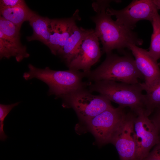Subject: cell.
Listing matches in <instances>:
<instances>
[{"mask_svg": "<svg viewBox=\"0 0 160 160\" xmlns=\"http://www.w3.org/2000/svg\"><path fill=\"white\" fill-rule=\"evenodd\" d=\"M111 1H99L92 4L97 14L92 17L95 24V32L102 43V50L106 54L117 49L128 48L131 44L141 45L142 39L132 30L129 29L112 19L106 12Z\"/></svg>", "mask_w": 160, "mask_h": 160, "instance_id": "obj_1", "label": "cell"}, {"mask_svg": "<svg viewBox=\"0 0 160 160\" xmlns=\"http://www.w3.org/2000/svg\"><path fill=\"white\" fill-rule=\"evenodd\" d=\"M29 70L23 75L28 80L36 78L46 83L49 87L48 94L62 98L70 93L83 88V78L87 75L84 72L69 69L65 71L51 69L48 67L39 68L29 64Z\"/></svg>", "mask_w": 160, "mask_h": 160, "instance_id": "obj_2", "label": "cell"}, {"mask_svg": "<svg viewBox=\"0 0 160 160\" xmlns=\"http://www.w3.org/2000/svg\"><path fill=\"white\" fill-rule=\"evenodd\" d=\"M105 60L96 69L88 73L90 80L95 81H111L130 84L144 79L137 69L135 60L130 55L120 56L111 52L106 54Z\"/></svg>", "mask_w": 160, "mask_h": 160, "instance_id": "obj_3", "label": "cell"}, {"mask_svg": "<svg viewBox=\"0 0 160 160\" xmlns=\"http://www.w3.org/2000/svg\"><path fill=\"white\" fill-rule=\"evenodd\" d=\"M90 90L98 92L109 100L123 107H129L137 114L145 111L144 95L141 83L134 84L103 80L95 81Z\"/></svg>", "mask_w": 160, "mask_h": 160, "instance_id": "obj_4", "label": "cell"}, {"mask_svg": "<svg viewBox=\"0 0 160 160\" xmlns=\"http://www.w3.org/2000/svg\"><path fill=\"white\" fill-rule=\"evenodd\" d=\"M62 98V106L72 108L79 118L84 122L113 106L105 97L93 95L83 88Z\"/></svg>", "mask_w": 160, "mask_h": 160, "instance_id": "obj_5", "label": "cell"}, {"mask_svg": "<svg viewBox=\"0 0 160 160\" xmlns=\"http://www.w3.org/2000/svg\"><path fill=\"white\" fill-rule=\"evenodd\" d=\"M124 108L112 106L85 122L99 146L110 143L125 116Z\"/></svg>", "mask_w": 160, "mask_h": 160, "instance_id": "obj_6", "label": "cell"}, {"mask_svg": "<svg viewBox=\"0 0 160 160\" xmlns=\"http://www.w3.org/2000/svg\"><path fill=\"white\" fill-rule=\"evenodd\" d=\"M158 10L153 0H135L121 10L108 7L106 11L111 16H115L117 23L132 30L140 20H146L151 22Z\"/></svg>", "mask_w": 160, "mask_h": 160, "instance_id": "obj_7", "label": "cell"}, {"mask_svg": "<svg viewBox=\"0 0 160 160\" xmlns=\"http://www.w3.org/2000/svg\"><path fill=\"white\" fill-rule=\"evenodd\" d=\"M134 127L136 159L142 160L159 143L160 135L154 124L144 111L136 114L134 120Z\"/></svg>", "mask_w": 160, "mask_h": 160, "instance_id": "obj_8", "label": "cell"}, {"mask_svg": "<svg viewBox=\"0 0 160 160\" xmlns=\"http://www.w3.org/2000/svg\"><path fill=\"white\" fill-rule=\"evenodd\" d=\"M134 112L126 114L124 119L113 136L110 143L115 147L120 160H136Z\"/></svg>", "mask_w": 160, "mask_h": 160, "instance_id": "obj_9", "label": "cell"}, {"mask_svg": "<svg viewBox=\"0 0 160 160\" xmlns=\"http://www.w3.org/2000/svg\"><path fill=\"white\" fill-rule=\"evenodd\" d=\"M99 40L93 29L82 41L76 57L67 65L69 69L89 73L101 56Z\"/></svg>", "mask_w": 160, "mask_h": 160, "instance_id": "obj_10", "label": "cell"}, {"mask_svg": "<svg viewBox=\"0 0 160 160\" xmlns=\"http://www.w3.org/2000/svg\"><path fill=\"white\" fill-rule=\"evenodd\" d=\"M79 12L77 9L69 18L50 19V35L46 45L53 55H57L73 31L76 21L81 20Z\"/></svg>", "mask_w": 160, "mask_h": 160, "instance_id": "obj_11", "label": "cell"}, {"mask_svg": "<svg viewBox=\"0 0 160 160\" xmlns=\"http://www.w3.org/2000/svg\"><path fill=\"white\" fill-rule=\"evenodd\" d=\"M135 58L136 66L144 77V85L149 86L160 78V69L157 63L148 51L133 44L128 48Z\"/></svg>", "mask_w": 160, "mask_h": 160, "instance_id": "obj_12", "label": "cell"}, {"mask_svg": "<svg viewBox=\"0 0 160 160\" xmlns=\"http://www.w3.org/2000/svg\"><path fill=\"white\" fill-rule=\"evenodd\" d=\"M92 30L78 27L76 25L75 26L72 33L57 55L63 60L67 65L76 57L82 41Z\"/></svg>", "mask_w": 160, "mask_h": 160, "instance_id": "obj_13", "label": "cell"}, {"mask_svg": "<svg viewBox=\"0 0 160 160\" xmlns=\"http://www.w3.org/2000/svg\"><path fill=\"white\" fill-rule=\"evenodd\" d=\"M25 46L5 36L0 31V58L9 59L14 57L17 62H20L29 57Z\"/></svg>", "mask_w": 160, "mask_h": 160, "instance_id": "obj_14", "label": "cell"}, {"mask_svg": "<svg viewBox=\"0 0 160 160\" xmlns=\"http://www.w3.org/2000/svg\"><path fill=\"white\" fill-rule=\"evenodd\" d=\"M50 19L37 14L32 17L28 21L33 29V33L27 37V40L29 41H39L46 45L50 35Z\"/></svg>", "mask_w": 160, "mask_h": 160, "instance_id": "obj_15", "label": "cell"}, {"mask_svg": "<svg viewBox=\"0 0 160 160\" xmlns=\"http://www.w3.org/2000/svg\"><path fill=\"white\" fill-rule=\"evenodd\" d=\"M0 16L21 28L22 24L37 14L25 5L9 8H0Z\"/></svg>", "mask_w": 160, "mask_h": 160, "instance_id": "obj_16", "label": "cell"}, {"mask_svg": "<svg viewBox=\"0 0 160 160\" xmlns=\"http://www.w3.org/2000/svg\"><path fill=\"white\" fill-rule=\"evenodd\" d=\"M144 94L145 113L149 116L157 108L160 106V78L149 86L141 83Z\"/></svg>", "mask_w": 160, "mask_h": 160, "instance_id": "obj_17", "label": "cell"}, {"mask_svg": "<svg viewBox=\"0 0 160 160\" xmlns=\"http://www.w3.org/2000/svg\"><path fill=\"white\" fill-rule=\"evenodd\" d=\"M151 23L153 28L148 54L156 61L160 58V15L157 12Z\"/></svg>", "mask_w": 160, "mask_h": 160, "instance_id": "obj_18", "label": "cell"}, {"mask_svg": "<svg viewBox=\"0 0 160 160\" xmlns=\"http://www.w3.org/2000/svg\"><path fill=\"white\" fill-rule=\"evenodd\" d=\"M20 102L9 105L0 104V140L4 141L8 137L4 130V121L9 112L15 107L17 106Z\"/></svg>", "mask_w": 160, "mask_h": 160, "instance_id": "obj_19", "label": "cell"}, {"mask_svg": "<svg viewBox=\"0 0 160 160\" xmlns=\"http://www.w3.org/2000/svg\"><path fill=\"white\" fill-rule=\"evenodd\" d=\"M23 0H1L0 8H9L26 5Z\"/></svg>", "mask_w": 160, "mask_h": 160, "instance_id": "obj_20", "label": "cell"}, {"mask_svg": "<svg viewBox=\"0 0 160 160\" xmlns=\"http://www.w3.org/2000/svg\"><path fill=\"white\" fill-rule=\"evenodd\" d=\"M142 160H160V139L152 151Z\"/></svg>", "mask_w": 160, "mask_h": 160, "instance_id": "obj_21", "label": "cell"}, {"mask_svg": "<svg viewBox=\"0 0 160 160\" xmlns=\"http://www.w3.org/2000/svg\"><path fill=\"white\" fill-rule=\"evenodd\" d=\"M153 114L150 119L160 132V106L156 108L152 112Z\"/></svg>", "mask_w": 160, "mask_h": 160, "instance_id": "obj_22", "label": "cell"}, {"mask_svg": "<svg viewBox=\"0 0 160 160\" xmlns=\"http://www.w3.org/2000/svg\"><path fill=\"white\" fill-rule=\"evenodd\" d=\"M158 9H160V0H153Z\"/></svg>", "mask_w": 160, "mask_h": 160, "instance_id": "obj_23", "label": "cell"}]
</instances>
